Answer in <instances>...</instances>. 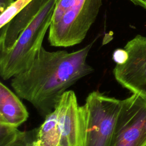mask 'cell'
I'll return each instance as SVG.
<instances>
[{
    "instance_id": "obj_1",
    "label": "cell",
    "mask_w": 146,
    "mask_h": 146,
    "mask_svg": "<svg viewBox=\"0 0 146 146\" xmlns=\"http://www.w3.org/2000/svg\"><path fill=\"white\" fill-rule=\"evenodd\" d=\"M97 38L71 52L49 51L42 46L31 66L11 79L12 88L44 118L55 110L67 88L94 72L87 58Z\"/></svg>"
},
{
    "instance_id": "obj_2",
    "label": "cell",
    "mask_w": 146,
    "mask_h": 146,
    "mask_svg": "<svg viewBox=\"0 0 146 146\" xmlns=\"http://www.w3.org/2000/svg\"><path fill=\"white\" fill-rule=\"evenodd\" d=\"M58 0H47L13 47L0 54V76L6 80L27 71L33 64L49 29Z\"/></svg>"
},
{
    "instance_id": "obj_3",
    "label": "cell",
    "mask_w": 146,
    "mask_h": 146,
    "mask_svg": "<svg viewBox=\"0 0 146 146\" xmlns=\"http://www.w3.org/2000/svg\"><path fill=\"white\" fill-rule=\"evenodd\" d=\"M123 100L98 91L90 92L83 105L86 112L84 146H113Z\"/></svg>"
},
{
    "instance_id": "obj_4",
    "label": "cell",
    "mask_w": 146,
    "mask_h": 146,
    "mask_svg": "<svg viewBox=\"0 0 146 146\" xmlns=\"http://www.w3.org/2000/svg\"><path fill=\"white\" fill-rule=\"evenodd\" d=\"M102 3V0H76L56 23L50 25V44L68 47L80 43L96 21Z\"/></svg>"
},
{
    "instance_id": "obj_5",
    "label": "cell",
    "mask_w": 146,
    "mask_h": 146,
    "mask_svg": "<svg viewBox=\"0 0 146 146\" xmlns=\"http://www.w3.org/2000/svg\"><path fill=\"white\" fill-rule=\"evenodd\" d=\"M122 100L113 146H146V99L133 94Z\"/></svg>"
},
{
    "instance_id": "obj_6",
    "label": "cell",
    "mask_w": 146,
    "mask_h": 146,
    "mask_svg": "<svg viewBox=\"0 0 146 146\" xmlns=\"http://www.w3.org/2000/svg\"><path fill=\"white\" fill-rule=\"evenodd\" d=\"M124 48L128 59L123 64H116L113 76L123 87L146 99V37L136 35Z\"/></svg>"
},
{
    "instance_id": "obj_7",
    "label": "cell",
    "mask_w": 146,
    "mask_h": 146,
    "mask_svg": "<svg viewBox=\"0 0 146 146\" xmlns=\"http://www.w3.org/2000/svg\"><path fill=\"white\" fill-rule=\"evenodd\" d=\"M55 109L61 130L60 146H84L86 112L84 106L79 105L74 91L64 92Z\"/></svg>"
},
{
    "instance_id": "obj_8",
    "label": "cell",
    "mask_w": 146,
    "mask_h": 146,
    "mask_svg": "<svg viewBox=\"0 0 146 146\" xmlns=\"http://www.w3.org/2000/svg\"><path fill=\"white\" fill-rule=\"evenodd\" d=\"M47 0H32L9 22L0 27V54L10 50Z\"/></svg>"
},
{
    "instance_id": "obj_9",
    "label": "cell",
    "mask_w": 146,
    "mask_h": 146,
    "mask_svg": "<svg viewBox=\"0 0 146 146\" xmlns=\"http://www.w3.org/2000/svg\"><path fill=\"white\" fill-rule=\"evenodd\" d=\"M29 117V112L15 93L0 83V123L18 128Z\"/></svg>"
},
{
    "instance_id": "obj_10",
    "label": "cell",
    "mask_w": 146,
    "mask_h": 146,
    "mask_svg": "<svg viewBox=\"0 0 146 146\" xmlns=\"http://www.w3.org/2000/svg\"><path fill=\"white\" fill-rule=\"evenodd\" d=\"M61 130L55 109L48 114L38 128L35 146H60Z\"/></svg>"
},
{
    "instance_id": "obj_11",
    "label": "cell",
    "mask_w": 146,
    "mask_h": 146,
    "mask_svg": "<svg viewBox=\"0 0 146 146\" xmlns=\"http://www.w3.org/2000/svg\"><path fill=\"white\" fill-rule=\"evenodd\" d=\"M32 0H15V2L0 15V27L9 22L19 11Z\"/></svg>"
},
{
    "instance_id": "obj_12",
    "label": "cell",
    "mask_w": 146,
    "mask_h": 146,
    "mask_svg": "<svg viewBox=\"0 0 146 146\" xmlns=\"http://www.w3.org/2000/svg\"><path fill=\"white\" fill-rule=\"evenodd\" d=\"M21 131L18 128L0 123V146H7L17 137Z\"/></svg>"
},
{
    "instance_id": "obj_13",
    "label": "cell",
    "mask_w": 146,
    "mask_h": 146,
    "mask_svg": "<svg viewBox=\"0 0 146 146\" xmlns=\"http://www.w3.org/2000/svg\"><path fill=\"white\" fill-rule=\"evenodd\" d=\"M38 128L29 131H20L17 137L7 146H35Z\"/></svg>"
},
{
    "instance_id": "obj_14",
    "label": "cell",
    "mask_w": 146,
    "mask_h": 146,
    "mask_svg": "<svg viewBox=\"0 0 146 146\" xmlns=\"http://www.w3.org/2000/svg\"><path fill=\"white\" fill-rule=\"evenodd\" d=\"M128 57L127 51L124 49L118 48L114 51L112 58L116 64H123L126 62Z\"/></svg>"
},
{
    "instance_id": "obj_15",
    "label": "cell",
    "mask_w": 146,
    "mask_h": 146,
    "mask_svg": "<svg viewBox=\"0 0 146 146\" xmlns=\"http://www.w3.org/2000/svg\"><path fill=\"white\" fill-rule=\"evenodd\" d=\"M15 0H0V12L2 14L9 6H10Z\"/></svg>"
},
{
    "instance_id": "obj_16",
    "label": "cell",
    "mask_w": 146,
    "mask_h": 146,
    "mask_svg": "<svg viewBox=\"0 0 146 146\" xmlns=\"http://www.w3.org/2000/svg\"><path fill=\"white\" fill-rule=\"evenodd\" d=\"M134 5L139 6L146 10V0H129Z\"/></svg>"
}]
</instances>
